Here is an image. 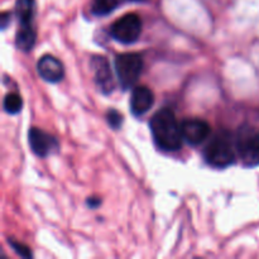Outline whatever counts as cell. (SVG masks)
<instances>
[{
  "label": "cell",
  "instance_id": "9",
  "mask_svg": "<svg viewBox=\"0 0 259 259\" xmlns=\"http://www.w3.org/2000/svg\"><path fill=\"white\" fill-rule=\"evenodd\" d=\"M154 104V94L147 86H137L131 95V113L136 118L148 113Z\"/></svg>",
  "mask_w": 259,
  "mask_h": 259
},
{
  "label": "cell",
  "instance_id": "15",
  "mask_svg": "<svg viewBox=\"0 0 259 259\" xmlns=\"http://www.w3.org/2000/svg\"><path fill=\"white\" fill-rule=\"evenodd\" d=\"M105 118H106V121H108L109 126H110L111 129H115V131L120 128L121 124H123L124 121L123 115H121L116 109H110V110H108Z\"/></svg>",
  "mask_w": 259,
  "mask_h": 259
},
{
  "label": "cell",
  "instance_id": "1",
  "mask_svg": "<svg viewBox=\"0 0 259 259\" xmlns=\"http://www.w3.org/2000/svg\"><path fill=\"white\" fill-rule=\"evenodd\" d=\"M149 128L157 148L163 152L181 149L184 141L181 123H179L171 109L163 108L157 111L149 121Z\"/></svg>",
  "mask_w": 259,
  "mask_h": 259
},
{
  "label": "cell",
  "instance_id": "11",
  "mask_svg": "<svg viewBox=\"0 0 259 259\" xmlns=\"http://www.w3.org/2000/svg\"><path fill=\"white\" fill-rule=\"evenodd\" d=\"M35 9H37L35 0H17V3H15V17L18 18L19 25L33 24Z\"/></svg>",
  "mask_w": 259,
  "mask_h": 259
},
{
  "label": "cell",
  "instance_id": "12",
  "mask_svg": "<svg viewBox=\"0 0 259 259\" xmlns=\"http://www.w3.org/2000/svg\"><path fill=\"white\" fill-rule=\"evenodd\" d=\"M123 0H93L91 2V13L95 17H106L111 14L120 5Z\"/></svg>",
  "mask_w": 259,
  "mask_h": 259
},
{
  "label": "cell",
  "instance_id": "3",
  "mask_svg": "<svg viewBox=\"0 0 259 259\" xmlns=\"http://www.w3.org/2000/svg\"><path fill=\"white\" fill-rule=\"evenodd\" d=\"M114 66L119 85L123 90H129L139 80V76L143 71V58L136 52L120 53L115 57Z\"/></svg>",
  "mask_w": 259,
  "mask_h": 259
},
{
  "label": "cell",
  "instance_id": "14",
  "mask_svg": "<svg viewBox=\"0 0 259 259\" xmlns=\"http://www.w3.org/2000/svg\"><path fill=\"white\" fill-rule=\"evenodd\" d=\"M8 243H9V245L12 247V249L14 250L15 253H17L18 255H20L22 258H32L33 257V253L32 250L29 249V248L27 247L25 244H23V243L20 242H17V240L14 239V238H8Z\"/></svg>",
  "mask_w": 259,
  "mask_h": 259
},
{
  "label": "cell",
  "instance_id": "17",
  "mask_svg": "<svg viewBox=\"0 0 259 259\" xmlns=\"http://www.w3.org/2000/svg\"><path fill=\"white\" fill-rule=\"evenodd\" d=\"M12 22V14L8 12H4L2 14V22H0V27H2V29H5V28L9 25V23Z\"/></svg>",
  "mask_w": 259,
  "mask_h": 259
},
{
  "label": "cell",
  "instance_id": "10",
  "mask_svg": "<svg viewBox=\"0 0 259 259\" xmlns=\"http://www.w3.org/2000/svg\"><path fill=\"white\" fill-rule=\"evenodd\" d=\"M35 39H37V33L33 24L19 25L15 33V47L23 52H29L34 47Z\"/></svg>",
  "mask_w": 259,
  "mask_h": 259
},
{
  "label": "cell",
  "instance_id": "8",
  "mask_svg": "<svg viewBox=\"0 0 259 259\" xmlns=\"http://www.w3.org/2000/svg\"><path fill=\"white\" fill-rule=\"evenodd\" d=\"M38 75L42 80L50 83H57L65 77V67L57 57L52 55H45L37 62Z\"/></svg>",
  "mask_w": 259,
  "mask_h": 259
},
{
  "label": "cell",
  "instance_id": "16",
  "mask_svg": "<svg viewBox=\"0 0 259 259\" xmlns=\"http://www.w3.org/2000/svg\"><path fill=\"white\" fill-rule=\"evenodd\" d=\"M86 205L89 206V209H98L101 205V200L99 197H89L86 200Z\"/></svg>",
  "mask_w": 259,
  "mask_h": 259
},
{
  "label": "cell",
  "instance_id": "18",
  "mask_svg": "<svg viewBox=\"0 0 259 259\" xmlns=\"http://www.w3.org/2000/svg\"><path fill=\"white\" fill-rule=\"evenodd\" d=\"M129 2H143V0H129Z\"/></svg>",
  "mask_w": 259,
  "mask_h": 259
},
{
  "label": "cell",
  "instance_id": "5",
  "mask_svg": "<svg viewBox=\"0 0 259 259\" xmlns=\"http://www.w3.org/2000/svg\"><path fill=\"white\" fill-rule=\"evenodd\" d=\"M90 67L94 75V82L104 95H110L115 89L113 71L105 56L95 55L90 58Z\"/></svg>",
  "mask_w": 259,
  "mask_h": 259
},
{
  "label": "cell",
  "instance_id": "6",
  "mask_svg": "<svg viewBox=\"0 0 259 259\" xmlns=\"http://www.w3.org/2000/svg\"><path fill=\"white\" fill-rule=\"evenodd\" d=\"M28 143L30 151L39 158H47L60 149V143L55 137L35 126L28 131Z\"/></svg>",
  "mask_w": 259,
  "mask_h": 259
},
{
  "label": "cell",
  "instance_id": "4",
  "mask_svg": "<svg viewBox=\"0 0 259 259\" xmlns=\"http://www.w3.org/2000/svg\"><path fill=\"white\" fill-rule=\"evenodd\" d=\"M142 33V20L136 13H128L116 19L110 25V34L113 39L121 45H133L139 39Z\"/></svg>",
  "mask_w": 259,
  "mask_h": 259
},
{
  "label": "cell",
  "instance_id": "7",
  "mask_svg": "<svg viewBox=\"0 0 259 259\" xmlns=\"http://www.w3.org/2000/svg\"><path fill=\"white\" fill-rule=\"evenodd\" d=\"M184 141L190 146H199L210 136V125L207 121L197 118H189L181 121Z\"/></svg>",
  "mask_w": 259,
  "mask_h": 259
},
{
  "label": "cell",
  "instance_id": "13",
  "mask_svg": "<svg viewBox=\"0 0 259 259\" xmlns=\"http://www.w3.org/2000/svg\"><path fill=\"white\" fill-rule=\"evenodd\" d=\"M3 108H4L5 113L10 114V115H17V114H19L23 109L22 96L17 93L7 94L4 100H3Z\"/></svg>",
  "mask_w": 259,
  "mask_h": 259
},
{
  "label": "cell",
  "instance_id": "2",
  "mask_svg": "<svg viewBox=\"0 0 259 259\" xmlns=\"http://www.w3.org/2000/svg\"><path fill=\"white\" fill-rule=\"evenodd\" d=\"M204 159L214 168H227L235 163V149L232 134L227 131L218 132L205 147Z\"/></svg>",
  "mask_w": 259,
  "mask_h": 259
}]
</instances>
